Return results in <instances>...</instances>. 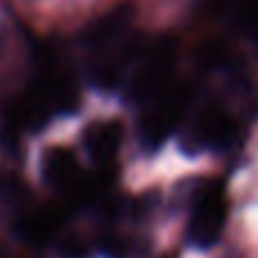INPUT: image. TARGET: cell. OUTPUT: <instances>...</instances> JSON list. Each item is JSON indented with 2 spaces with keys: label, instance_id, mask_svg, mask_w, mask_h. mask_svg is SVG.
<instances>
[{
  "label": "cell",
  "instance_id": "3",
  "mask_svg": "<svg viewBox=\"0 0 258 258\" xmlns=\"http://www.w3.org/2000/svg\"><path fill=\"white\" fill-rule=\"evenodd\" d=\"M227 222V197L222 186L211 183L204 186L192 204L190 224H188V240L200 249L215 245Z\"/></svg>",
  "mask_w": 258,
  "mask_h": 258
},
{
  "label": "cell",
  "instance_id": "9",
  "mask_svg": "<svg viewBox=\"0 0 258 258\" xmlns=\"http://www.w3.org/2000/svg\"><path fill=\"white\" fill-rule=\"evenodd\" d=\"M61 254H63V258H86L89 256V249H86V245L82 240L71 238V240L61 247Z\"/></svg>",
  "mask_w": 258,
  "mask_h": 258
},
{
  "label": "cell",
  "instance_id": "1",
  "mask_svg": "<svg viewBox=\"0 0 258 258\" xmlns=\"http://www.w3.org/2000/svg\"><path fill=\"white\" fill-rule=\"evenodd\" d=\"M192 100V89L181 82H170L154 100L141 122V141L147 150H156L183 120Z\"/></svg>",
  "mask_w": 258,
  "mask_h": 258
},
{
  "label": "cell",
  "instance_id": "8",
  "mask_svg": "<svg viewBox=\"0 0 258 258\" xmlns=\"http://www.w3.org/2000/svg\"><path fill=\"white\" fill-rule=\"evenodd\" d=\"M86 150H89L91 159L100 165H107L109 161L116 156L118 147L122 143V125L116 120L111 122H95L86 129Z\"/></svg>",
  "mask_w": 258,
  "mask_h": 258
},
{
  "label": "cell",
  "instance_id": "5",
  "mask_svg": "<svg viewBox=\"0 0 258 258\" xmlns=\"http://www.w3.org/2000/svg\"><path fill=\"white\" fill-rule=\"evenodd\" d=\"M134 18V7L129 3L116 5L113 9H109L104 16H100L89 30L84 32V43L91 50L104 52L107 48H111L113 43L122 39L127 34L129 25Z\"/></svg>",
  "mask_w": 258,
  "mask_h": 258
},
{
  "label": "cell",
  "instance_id": "7",
  "mask_svg": "<svg viewBox=\"0 0 258 258\" xmlns=\"http://www.w3.org/2000/svg\"><path fill=\"white\" fill-rule=\"evenodd\" d=\"M63 218H66V209L59 204L30 209L18 220V236L30 245H45L59 233Z\"/></svg>",
  "mask_w": 258,
  "mask_h": 258
},
{
  "label": "cell",
  "instance_id": "2",
  "mask_svg": "<svg viewBox=\"0 0 258 258\" xmlns=\"http://www.w3.org/2000/svg\"><path fill=\"white\" fill-rule=\"evenodd\" d=\"M174 61H177V43H174V39L165 36V39L156 41L138 59L136 73H134L132 82H129V98L134 102H152L172 82L170 77H172L174 71Z\"/></svg>",
  "mask_w": 258,
  "mask_h": 258
},
{
  "label": "cell",
  "instance_id": "4",
  "mask_svg": "<svg viewBox=\"0 0 258 258\" xmlns=\"http://www.w3.org/2000/svg\"><path fill=\"white\" fill-rule=\"evenodd\" d=\"M192 134L200 145L213 147V150H229L240 136V127L222 104L209 102L197 113Z\"/></svg>",
  "mask_w": 258,
  "mask_h": 258
},
{
  "label": "cell",
  "instance_id": "6",
  "mask_svg": "<svg viewBox=\"0 0 258 258\" xmlns=\"http://www.w3.org/2000/svg\"><path fill=\"white\" fill-rule=\"evenodd\" d=\"M43 177L54 190H59L63 197H71L75 188L80 186L84 172H82L80 161L73 150L52 147L43 156Z\"/></svg>",
  "mask_w": 258,
  "mask_h": 258
}]
</instances>
